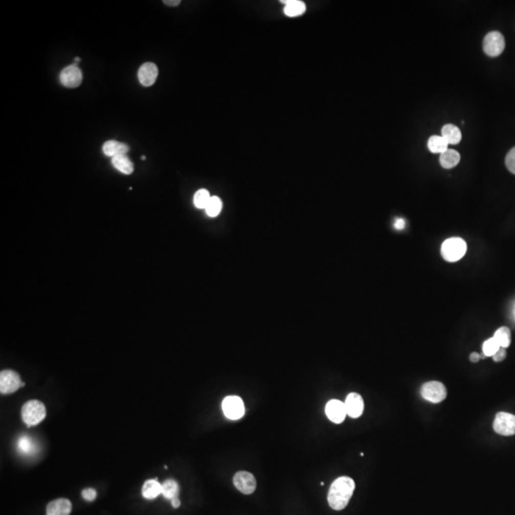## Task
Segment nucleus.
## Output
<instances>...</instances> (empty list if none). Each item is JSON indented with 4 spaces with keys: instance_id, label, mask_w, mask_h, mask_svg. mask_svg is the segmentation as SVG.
Segmentation results:
<instances>
[{
    "instance_id": "1",
    "label": "nucleus",
    "mask_w": 515,
    "mask_h": 515,
    "mask_svg": "<svg viewBox=\"0 0 515 515\" xmlns=\"http://www.w3.org/2000/svg\"><path fill=\"white\" fill-rule=\"evenodd\" d=\"M355 489V482L352 478L342 476L332 483L329 488L327 501L334 510H342L346 508L352 497Z\"/></svg>"
},
{
    "instance_id": "2",
    "label": "nucleus",
    "mask_w": 515,
    "mask_h": 515,
    "mask_svg": "<svg viewBox=\"0 0 515 515\" xmlns=\"http://www.w3.org/2000/svg\"><path fill=\"white\" fill-rule=\"evenodd\" d=\"M23 422L28 427H34L41 423L46 417V409L43 402L32 400L25 402L21 409Z\"/></svg>"
},
{
    "instance_id": "3",
    "label": "nucleus",
    "mask_w": 515,
    "mask_h": 515,
    "mask_svg": "<svg viewBox=\"0 0 515 515\" xmlns=\"http://www.w3.org/2000/svg\"><path fill=\"white\" fill-rule=\"evenodd\" d=\"M466 252V243L461 238H451L445 240L441 247V254L450 262L461 260Z\"/></svg>"
},
{
    "instance_id": "4",
    "label": "nucleus",
    "mask_w": 515,
    "mask_h": 515,
    "mask_svg": "<svg viewBox=\"0 0 515 515\" xmlns=\"http://www.w3.org/2000/svg\"><path fill=\"white\" fill-rule=\"evenodd\" d=\"M446 388L445 386L437 381L428 382L423 384L421 388V395L424 400L433 404H438L444 401L446 398Z\"/></svg>"
},
{
    "instance_id": "5",
    "label": "nucleus",
    "mask_w": 515,
    "mask_h": 515,
    "mask_svg": "<svg viewBox=\"0 0 515 515\" xmlns=\"http://www.w3.org/2000/svg\"><path fill=\"white\" fill-rule=\"evenodd\" d=\"M505 38L499 32L488 33L483 41V49L488 57L500 56L505 49Z\"/></svg>"
},
{
    "instance_id": "6",
    "label": "nucleus",
    "mask_w": 515,
    "mask_h": 515,
    "mask_svg": "<svg viewBox=\"0 0 515 515\" xmlns=\"http://www.w3.org/2000/svg\"><path fill=\"white\" fill-rule=\"evenodd\" d=\"M494 430L496 433L503 436L514 435L515 415L508 412L497 413L494 419Z\"/></svg>"
},
{
    "instance_id": "7",
    "label": "nucleus",
    "mask_w": 515,
    "mask_h": 515,
    "mask_svg": "<svg viewBox=\"0 0 515 515\" xmlns=\"http://www.w3.org/2000/svg\"><path fill=\"white\" fill-rule=\"evenodd\" d=\"M222 411L230 420H238L244 414V405L239 396H227L222 401Z\"/></svg>"
},
{
    "instance_id": "8",
    "label": "nucleus",
    "mask_w": 515,
    "mask_h": 515,
    "mask_svg": "<svg viewBox=\"0 0 515 515\" xmlns=\"http://www.w3.org/2000/svg\"><path fill=\"white\" fill-rule=\"evenodd\" d=\"M20 376L14 370L7 369L0 373V392L2 394H11L21 388Z\"/></svg>"
},
{
    "instance_id": "9",
    "label": "nucleus",
    "mask_w": 515,
    "mask_h": 515,
    "mask_svg": "<svg viewBox=\"0 0 515 515\" xmlns=\"http://www.w3.org/2000/svg\"><path fill=\"white\" fill-rule=\"evenodd\" d=\"M59 80L67 88H77L82 82V73L77 64H72L60 72Z\"/></svg>"
},
{
    "instance_id": "10",
    "label": "nucleus",
    "mask_w": 515,
    "mask_h": 515,
    "mask_svg": "<svg viewBox=\"0 0 515 515\" xmlns=\"http://www.w3.org/2000/svg\"><path fill=\"white\" fill-rule=\"evenodd\" d=\"M234 486L240 490L241 494H252L257 487V481L254 475L248 472H239L234 475Z\"/></svg>"
},
{
    "instance_id": "11",
    "label": "nucleus",
    "mask_w": 515,
    "mask_h": 515,
    "mask_svg": "<svg viewBox=\"0 0 515 515\" xmlns=\"http://www.w3.org/2000/svg\"><path fill=\"white\" fill-rule=\"evenodd\" d=\"M325 414L333 423H343L347 415L345 402L339 400L329 401L325 406Z\"/></svg>"
},
{
    "instance_id": "12",
    "label": "nucleus",
    "mask_w": 515,
    "mask_h": 515,
    "mask_svg": "<svg viewBox=\"0 0 515 515\" xmlns=\"http://www.w3.org/2000/svg\"><path fill=\"white\" fill-rule=\"evenodd\" d=\"M158 76H159L158 66L153 62L142 64L138 72L139 81L141 82V85L145 87H150L154 84Z\"/></svg>"
},
{
    "instance_id": "13",
    "label": "nucleus",
    "mask_w": 515,
    "mask_h": 515,
    "mask_svg": "<svg viewBox=\"0 0 515 515\" xmlns=\"http://www.w3.org/2000/svg\"><path fill=\"white\" fill-rule=\"evenodd\" d=\"M346 413L351 418H359L364 412L365 404L362 396L358 393H350L346 397Z\"/></svg>"
},
{
    "instance_id": "14",
    "label": "nucleus",
    "mask_w": 515,
    "mask_h": 515,
    "mask_svg": "<svg viewBox=\"0 0 515 515\" xmlns=\"http://www.w3.org/2000/svg\"><path fill=\"white\" fill-rule=\"evenodd\" d=\"M72 503L68 499L59 498L50 502L46 509V515H70Z\"/></svg>"
},
{
    "instance_id": "15",
    "label": "nucleus",
    "mask_w": 515,
    "mask_h": 515,
    "mask_svg": "<svg viewBox=\"0 0 515 515\" xmlns=\"http://www.w3.org/2000/svg\"><path fill=\"white\" fill-rule=\"evenodd\" d=\"M129 151L127 144L118 141H107L102 146V152L107 156H117V155H126Z\"/></svg>"
},
{
    "instance_id": "16",
    "label": "nucleus",
    "mask_w": 515,
    "mask_h": 515,
    "mask_svg": "<svg viewBox=\"0 0 515 515\" xmlns=\"http://www.w3.org/2000/svg\"><path fill=\"white\" fill-rule=\"evenodd\" d=\"M141 492L145 499H155L163 494V484H160L156 479L147 480L144 483Z\"/></svg>"
},
{
    "instance_id": "17",
    "label": "nucleus",
    "mask_w": 515,
    "mask_h": 515,
    "mask_svg": "<svg viewBox=\"0 0 515 515\" xmlns=\"http://www.w3.org/2000/svg\"><path fill=\"white\" fill-rule=\"evenodd\" d=\"M283 4H285V7L283 9L284 14L294 17V16H300L304 14L306 6L303 1L299 0H282L281 1Z\"/></svg>"
},
{
    "instance_id": "18",
    "label": "nucleus",
    "mask_w": 515,
    "mask_h": 515,
    "mask_svg": "<svg viewBox=\"0 0 515 515\" xmlns=\"http://www.w3.org/2000/svg\"><path fill=\"white\" fill-rule=\"evenodd\" d=\"M112 165L120 173L131 175L134 172V163L126 155H117L112 158Z\"/></svg>"
},
{
    "instance_id": "19",
    "label": "nucleus",
    "mask_w": 515,
    "mask_h": 515,
    "mask_svg": "<svg viewBox=\"0 0 515 515\" xmlns=\"http://www.w3.org/2000/svg\"><path fill=\"white\" fill-rule=\"evenodd\" d=\"M17 450L23 455H33L37 451V445L34 438L21 435L17 440Z\"/></svg>"
},
{
    "instance_id": "20",
    "label": "nucleus",
    "mask_w": 515,
    "mask_h": 515,
    "mask_svg": "<svg viewBox=\"0 0 515 515\" xmlns=\"http://www.w3.org/2000/svg\"><path fill=\"white\" fill-rule=\"evenodd\" d=\"M460 162V154L457 151L447 149L445 152L440 155V163L442 167L445 169H451L455 167Z\"/></svg>"
},
{
    "instance_id": "21",
    "label": "nucleus",
    "mask_w": 515,
    "mask_h": 515,
    "mask_svg": "<svg viewBox=\"0 0 515 515\" xmlns=\"http://www.w3.org/2000/svg\"><path fill=\"white\" fill-rule=\"evenodd\" d=\"M442 137L449 144H458L462 140V133L457 126L446 124L442 128Z\"/></svg>"
},
{
    "instance_id": "22",
    "label": "nucleus",
    "mask_w": 515,
    "mask_h": 515,
    "mask_svg": "<svg viewBox=\"0 0 515 515\" xmlns=\"http://www.w3.org/2000/svg\"><path fill=\"white\" fill-rule=\"evenodd\" d=\"M428 147L432 153L443 154L449 149V143L442 136H432L428 141Z\"/></svg>"
},
{
    "instance_id": "23",
    "label": "nucleus",
    "mask_w": 515,
    "mask_h": 515,
    "mask_svg": "<svg viewBox=\"0 0 515 515\" xmlns=\"http://www.w3.org/2000/svg\"><path fill=\"white\" fill-rule=\"evenodd\" d=\"M180 494V486L177 482L173 479H168L163 484V495L166 498L172 500L176 497H178Z\"/></svg>"
},
{
    "instance_id": "24",
    "label": "nucleus",
    "mask_w": 515,
    "mask_h": 515,
    "mask_svg": "<svg viewBox=\"0 0 515 515\" xmlns=\"http://www.w3.org/2000/svg\"><path fill=\"white\" fill-rule=\"evenodd\" d=\"M494 338L497 341L499 346L507 348L511 343V333L508 327L502 326L495 331Z\"/></svg>"
},
{
    "instance_id": "25",
    "label": "nucleus",
    "mask_w": 515,
    "mask_h": 515,
    "mask_svg": "<svg viewBox=\"0 0 515 515\" xmlns=\"http://www.w3.org/2000/svg\"><path fill=\"white\" fill-rule=\"evenodd\" d=\"M222 209V201L221 199L219 198V197H211L208 205L206 206L205 210L206 212V214L211 217V218H215L217 216H219V213L221 211Z\"/></svg>"
},
{
    "instance_id": "26",
    "label": "nucleus",
    "mask_w": 515,
    "mask_h": 515,
    "mask_svg": "<svg viewBox=\"0 0 515 515\" xmlns=\"http://www.w3.org/2000/svg\"><path fill=\"white\" fill-rule=\"evenodd\" d=\"M211 198L210 193L206 189H199L194 195V205L198 209H205Z\"/></svg>"
},
{
    "instance_id": "27",
    "label": "nucleus",
    "mask_w": 515,
    "mask_h": 515,
    "mask_svg": "<svg viewBox=\"0 0 515 515\" xmlns=\"http://www.w3.org/2000/svg\"><path fill=\"white\" fill-rule=\"evenodd\" d=\"M500 347L501 346H499L497 341L492 337L485 341V343L483 344V353L486 357H492Z\"/></svg>"
},
{
    "instance_id": "28",
    "label": "nucleus",
    "mask_w": 515,
    "mask_h": 515,
    "mask_svg": "<svg viewBox=\"0 0 515 515\" xmlns=\"http://www.w3.org/2000/svg\"><path fill=\"white\" fill-rule=\"evenodd\" d=\"M505 162L508 171L515 175V147L509 150Z\"/></svg>"
},
{
    "instance_id": "29",
    "label": "nucleus",
    "mask_w": 515,
    "mask_h": 515,
    "mask_svg": "<svg viewBox=\"0 0 515 515\" xmlns=\"http://www.w3.org/2000/svg\"><path fill=\"white\" fill-rule=\"evenodd\" d=\"M81 495L83 497V499L88 502H93L96 500L97 498V490L94 489L92 487H87V488H84L81 492Z\"/></svg>"
},
{
    "instance_id": "30",
    "label": "nucleus",
    "mask_w": 515,
    "mask_h": 515,
    "mask_svg": "<svg viewBox=\"0 0 515 515\" xmlns=\"http://www.w3.org/2000/svg\"><path fill=\"white\" fill-rule=\"evenodd\" d=\"M506 357H507V350H506V348L500 347L498 349V351L495 353L494 356H492V359H494V362L499 363V362L505 360Z\"/></svg>"
},
{
    "instance_id": "31",
    "label": "nucleus",
    "mask_w": 515,
    "mask_h": 515,
    "mask_svg": "<svg viewBox=\"0 0 515 515\" xmlns=\"http://www.w3.org/2000/svg\"><path fill=\"white\" fill-rule=\"evenodd\" d=\"M394 227H395L396 230H399V231L402 230L406 227L405 219L402 218H397L395 219V222H394Z\"/></svg>"
},
{
    "instance_id": "32",
    "label": "nucleus",
    "mask_w": 515,
    "mask_h": 515,
    "mask_svg": "<svg viewBox=\"0 0 515 515\" xmlns=\"http://www.w3.org/2000/svg\"><path fill=\"white\" fill-rule=\"evenodd\" d=\"M163 3L169 7H176L181 4V0H164Z\"/></svg>"
},
{
    "instance_id": "33",
    "label": "nucleus",
    "mask_w": 515,
    "mask_h": 515,
    "mask_svg": "<svg viewBox=\"0 0 515 515\" xmlns=\"http://www.w3.org/2000/svg\"><path fill=\"white\" fill-rule=\"evenodd\" d=\"M481 359L480 354H478L477 352H473L469 356V360L473 363H478Z\"/></svg>"
},
{
    "instance_id": "34",
    "label": "nucleus",
    "mask_w": 515,
    "mask_h": 515,
    "mask_svg": "<svg viewBox=\"0 0 515 515\" xmlns=\"http://www.w3.org/2000/svg\"><path fill=\"white\" fill-rule=\"evenodd\" d=\"M171 504H172L173 508H180L181 507V500H180L178 497H176V498H174V499L171 500Z\"/></svg>"
},
{
    "instance_id": "35",
    "label": "nucleus",
    "mask_w": 515,
    "mask_h": 515,
    "mask_svg": "<svg viewBox=\"0 0 515 515\" xmlns=\"http://www.w3.org/2000/svg\"><path fill=\"white\" fill-rule=\"evenodd\" d=\"M75 60H76V62H79L81 59H80L79 57H76V58H75Z\"/></svg>"
},
{
    "instance_id": "36",
    "label": "nucleus",
    "mask_w": 515,
    "mask_h": 515,
    "mask_svg": "<svg viewBox=\"0 0 515 515\" xmlns=\"http://www.w3.org/2000/svg\"><path fill=\"white\" fill-rule=\"evenodd\" d=\"M141 160H142V161H145V155H142V156H141Z\"/></svg>"
}]
</instances>
